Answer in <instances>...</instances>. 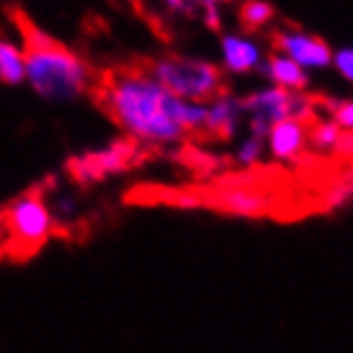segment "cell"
Wrapping results in <instances>:
<instances>
[{
	"label": "cell",
	"mask_w": 353,
	"mask_h": 353,
	"mask_svg": "<svg viewBox=\"0 0 353 353\" xmlns=\"http://www.w3.org/2000/svg\"><path fill=\"white\" fill-rule=\"evenodd\" d=\"M191 3H196V6H225V3H232V0H191Z\"/></svg>",
	"instance_id": "7402d4cb"
},
{
	"label": "cell",
	"mask_w": 353,
	"mask_h": 353,
	"mask_svg": "<svg viewBox=\"0 0 353 353\" xmlns=\"http://www.w3.org/2000/svg\"><path fill=\"white\" fill-rule=\"evenodd\" d=\"M276 19V10L268 0H245L240 6V23L245 31H261Z\"/></svg>",
	"instance_id": "5bb4252c"
},
{
	"label": "cell",
	"mask_w": 353,
	"mask_h": 353,
	"mask_svg": "<svg viewBox=\"0 0 353 353\" xmlns=\"http://www.w3.org/2000/svg\"><path fill=\"white\" fill-rule=\"evenodd\" d=\"M341 137H343V129L338 127L333 119H320L310 127V150L320 152V155H335Z\"/></svg>",
	"instance_id": "4fadbf2b"
},
{
	"label": "cell",
	"mask_w": 353,
	"mask_h": 353,
	"mask_svg": "<svg viewBox=\"0 0 353 353\" xmlns=\"http://www.w3.org/2000/svg\"><path fill=\"white\" fill-rule=\"evenodd\" d=\"M271 204H274V199L253 186H222L214 196L204 199V206H214L216 212L245 216V219L265 216L271 212Z\"/></svg>",
	"instance_id": "ba28073f"
},
{
	"label": "cell",
	"mask_w": 353,
	"mask_h": 353,
	"mask_svg": "<svg viewBox=\"0 0 353 353\" xmlns=\"http://www.w3.org/2000/svg\"><path fill=\"white\" fill-rule=\"evenodd\" d=\"M263 75L265 80L276 85V88H284V90H292V93H304V90L310 88V72L304 68H299L294 59L284 57V54H268L263 59Z\"/></svg>",
	"instance_id": "7c38bea8"
},
{
	"label": "cell",
	"mask_w": 353,
	"mask_h": 353,
	"mask_svg": "<svg viewBox=\"0 0 353 353\" xmlns=\"http://www.w3.org/2000/svg\"><path fill=\"white\" fill-rule=\"evenodd\" d=\"M52 178L26 188L8 204H0V261L26 263L54 237L57 225L47 206Z\"/></svg>",
	"instance_id": "3957f363"
},
{
	"label": "cell",
	"mask_w": 353,
	"mask_h": 353,
	"mask_svg": "<svg viewBox=\"0 0 353 353\" xmlns=\"http://www.w3.org/2000/svg\"><path fill=\"white\" fill-rule=\"evenodd\" d=\"M219 54H222V68L230 75H250L255 70L263 68L265 52L248 31H230L219 39Z\"/></svg>",
	"instance_id": "30bf717a"
},
{
	"label": "cell",
	"mask_w": 353,
	"mask_h": 353,
	"mask_svg": "<svg viewBox=\"0 0 353 353\" xmlns=\"http://www.w3.org/2000/svg\"><path fill=\"white\" fill-rule=\"evenodd\" d=\"M263 157H265V139L253 137V134H248L235 152V160L240 168H255Z\"/></svg>",
	"instance_id": "e0dca14e"
},
{
	"label": "cell",
	"mask_w": 353,
	"mask_h": 353,
	"mask_svg": "<svg viewBox=\"0 0 353 353\" xmlns=\"http://www.w3.org/2000/svg\"><path fill=\"white\" fill-rule=\"evenodd\" d=\"M310 150V124L307 119L276 121L265 134V152L279 163H294Z\"/></svg>",
	"instance_id": "9c48e42d"
},
{
	"label": "cell",
	"mask_w": 353,
	"mask_h": 353,
	"mask_svg": "<svg viewBox=\"0 0 353 353\" xmlns=\"http://www.w3.org/2000/svg\"><path fill=\"white\" fill-rule=\"evenodd\" d=\"M274 47L279 54L294 59L296 65L304 68L307 72L327 70L333 65V50H330V44L304 29L286 26V29L276 31Z\"/></svg>",
	"instance_id": "52a82bcc"
},
{
	"label": "cell",
	"mask_w": 353,
	"mask_h": 353,
	"mask_svg": "<svg viewBox=\"0 0 353 353\" xmlns=\"http://www.w3.org/2000/svg\"><path fill=\"white\" fill-rule=\"evenodd\" d=\"M335 72L345 80V83H351L353 85V47H343V50L333 52V65Z\"/></svg>",
	"instance_id": "ac0fdd59"
},
{
	"label": "cell",
	"mask_w": 353,
	"mask_h": 353,
	"mask_svg": "<svg viewBox=\"0 0 353 353\" xmlns=\"http://www.w3.org/2000/svg\"><path fill=\"white\" fill-rule=\"evenodd\" d=\"M240 106H243V114H248V132L261 139H265L268 129L276 121L307 119L310 114V99H304L302 93L276 88V85H265V88L248 93L245 99H240Z\"/></svg>",
	"instance_id": "5b68a950"
},
{
	"label": "cell",
	"mask_w": 353,
	"mask_h": 353,
	"mask_svg": "<svg viewBox=\"0 0 353 353\" xmlns=\"http://www.w3.org/2000/svg\"><path fill=\"white\" fill-rule=\"evenodd\" d=\"M330 111H333V117L330 119H333L338 127L343 129V132H353V99L338 101V103L330 106Z\"/></svg>",
	"instance_id": "d6986e66"
},
{
	"label": "cell",
	"mask_w": 353,
	"mask_h": 353,
	"mask_svg": "<svg viewBox=\"0 0 353 353\" xmlns=\"http://www.w3.org/2000/svg\"><path fill=\"white\" fill-rule=\"evenodd\" d=\"M240 121H243V106L240 99L232 93H216L214 99L206 103V121H204V134L222 142L237 137L240 132Z\"/></svg>",
	"instance_id": "8fae6325"
},
{
	"label": "cell",
	"mask_w": 353,
	"mask_h": 353,
	"mask_svg": "<svg viewBox=\"0 0 353 353\" xmlns=\"http://www.w3.org/2000/svg\"><path fill=\"white\" fill-rule=\"evenodd\" d=\"M0 80L8 83V85L23 80V59H21V52L6 39H0Z\"/></svg>",
	"instance_id": "2e32d148"
},
{
	"label": "cell",
	"mask_w": 353,
	"mask_h": 353,
	"mask_svg": "<svg viewBox=\"0 0 353 353\" xmlns=\"http://www.w3.org/2000/svg\"><path fill=\"white\" fill-rule=\"evenodd\" d=\"M148 157L145 148L134 142L132 137H121L106 150H96V152H85V155L70 157L65 170L68 176L80 183V186H90L101 178L114 176V173H124L129 168L139 165Z\"/></svg>",
	"instance_id": "8992f818"
},
{
	"label": "cell",
	"mask_w": 353,
	"mask_h": 353,
	"mask_svg": "<svg viewBox=\"0 0 353 353\" xmlns=\"http://www.w3.org/2000/svg\"><path fill=\"white\" fill-rule=\"evenodd\" d=\"M88 93L99 111L142 148H168L186 137L181 127L186 101L163 88L142 65L90 72Z\"/></svg>",
	"instance_id": "6da1fadb"
},
{
	"label": "cell",
	"mask_w": 353,
	"mask_h": 353,
	"mask_svg": "<svg viewBox=\"0 0 353 353\" xmlns=\"http://www.w3.org/2000/svg\"><path fill=\"white\" fill-rule=\"evenodd\" d=\"M6 16L21 37L23 75L44 99H75L88 90L90 70L75 52L37 26L26 8L6 6Z\"/></svg>",
	"instance_id": "7a4b0ae2"
},
{
	"label": "cell",
	"mask_w": 353,
	"mask_h": 353,
	"mask_svg": "<svg viewBox=\"0 0 353 353\" xmlns=\"http://www.w3.org/2000/svg\"><path fill=\"white\" fill-rule=\"evenodd\" d=\"M201 16H204V23L212 31L222 29V13H219V6H201Z\"/></svg>",
	"instance_id": "ffe728a7"
},
{
	"label": "cell",
	"mask_w": 353,
	"mask_h": 353,
	"mask_svg": "<svg viewBox=\"0 0 353 353\" xmlns=\"http://www.w3.org/2000/svg\"><path fill=\"white\" fill-rule=\"evenodd\" d=\"M150 75L170 90L181 101L194 103H209L216 93H222V72L216 65L206 59L191 57H160L150 62H139Z\"/></svg>",
	"instance_id": "277c9868"
},
{
	"label": "cell",
	"mask_w": 353,
	"mask_h": 353,
	"mask_svg": "<svg viewBox=\"0 0 353 353\" xmlns=\"http://www.w3.org/2000/svg\"><path fill=\"white\" fill-rule=\"evenodd\" d=\"M335 155L343 157L345 163L353 168V132H343V137H341V145L335 150Z\"/></svg>",
	"instance_id": "44dd1931"
},
{
	"label": "cell",
	"mask_w": 353,
	"mask_h": 353,
	"mask_svg": "<svg viewBox=\"0 0 353 353\" xmlns=\"http://www.w3.org/2000/svg\"><path fill=\"white\" fill-rule=\"evenodd\" d=\"M348 204H353V168H348L338 181H333L323 196L325 212H338Z\"/></svg>",
	"instance_id": "9a60e30c"
}]
</instances>
